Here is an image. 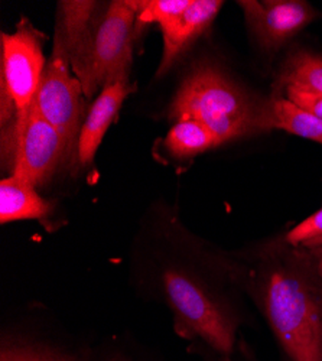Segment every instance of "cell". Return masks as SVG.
Listing matches in <instances>:
<instances>
[{
    "label": "cell",
    "instance_id": "6da1fadb",
    "mask_svg": "<svg viewBox=\"0 0 322 361\" xmlns=\"http://www.w3.org/2000/svg\"><path fill=\"white\" fill-rule=\"evenodd\" d=\"M162 224L140 243V281L168 307L180 338L234 354L244 319L223 286L218 262L172 221Z\"/></svg>",
    "mask_w": 322,
    "mask_h": 361
},
{
    "label": "cell",
    "instance_id": "7a4b0ae2",
    "mask_svg": "<svg viewBox=\"0 0 322 361\" xmlns=\"http://www.w3.org/2000/svg\"><path fill=\"white\" fill-rule=\"evenodd\" d=\"M250 288L286 361H322V278L311 253L283 240L263 250Z\"/></svg>",
    "mask_w": 322,
    "mask_h": 361
},
{
    "label": "cell",
    "instance_id": "3957f363",
    "mask_svg": "<svg viewBox=\"0 0 322 361\" xmlns=\"http://www.w3.org/2000/svg\"><path fill=\"white\" fill-rule=\"evenodd\" d=\"M169 117L175 122L198 120L224 143L261 129L263 109L218 67L201 63L181 82Z\"/></svg>",
    "mask_w": 322,
    "mask_h": 361
},
{
    "label": "cell",
    "instance_id": "277c9868",
    "mask_svg": "<svg viewBox=\"0 0 322 361\" xmlns=\"http://www.w3.org/2000/svg\"><path fill=\"white\" fill-rule=\"evenodd\" d=\"M137 12V2L116 0L92 27L82 61L73 71L85 97L114 82H129Z\"/></svg>",
    "mask_w": 322,
    "mask_h": 361
},
{
    "label": "cell",
    "instance_id": "5b68a950",
    "mask_svg": "<svg viewBox=\"0 0 322 361\" xmlns=\"http://www.w3.org/2000/svg\"><path fill=\"white\" fill-rule=\"evenodd\" d=\"M82 85L71 70L66 39L56 27L52 55L47 63L34 107L60 132L66 142L67 158L77 157L78 136L84 123Z\"/></svg>",
    "mask_w": 322,
    "mask_h": 361
},
{
    "label": "cell",
    "instance_id": "8992f818",
    "mask_svg": "<svg viewBox=\"0 0 322 361\" xmlns=\"http://www.w3.org/2000/svg\"><path fill=\"white\" fill-rule=\"evenodd\" d=\"M45 67L42 35L27 20H22L13 34H2V90L16 109L13 147L26 128Z\"/></svg>",
    "mask_w": 322,
    "mask_h": 361
},
{
    "label": "cell",
    "instance_id": "52a82bcc",
    "mask_svg": "<svg viewBox=\"0 0 322 361\" xmlns=\"http://www.w3.org/2000/svg\"><path fill=\"white\" fill-rule=\"evenodd\" d=\"M96 344L44 326L13 324L0 333V361H94Z\"/></svg>",
    "mask_w": 322,
    "mask_h": 361
},
{
    "label": "cell",
    "instance_id": "ba28073f",
    "mask_svg": "<svg viewBox=\"0 0 322 361\" xmlns=\"http://www.w3.org/2000/svg\"><path fill=\"white\" fill-rule=\"evenodd\" d=\"M66 158L63 136L32 106L26 128L15 142L12 175L37 187L44 184Z\"/></svg>",
    "mask_w": 322,
    "mask_h": 361
},
{
    "label": "cell",
    "instance_id": "9c48e42d",
    "mask_svg": "<svg viewBox=\"0 0 322 361\" xmlns=\"http://www.w3.org/2000/svg\"><path fill=\"white\" fill-rule=\"evenodd\" d=\"M252 32L266 49H276L316 18L314 8L302 0H242L237 4Z\"/></svg>",
    "mask_w": 322,
    "mask_h": 361
},
{
    "label": "cell",
    "instance_id": "30bf717a",
    "mask_svg": "<svg viewBox=\"0 0 322 361\" xmlns=\"http://www.w3.org/2000/svg\"><path fill=\"white\" fill-rule=\"evenodd\" d=\"M223 5L221 0H192L185 12L161 26L163 54L156 73L158 77L165 75L184 49L207 31Z\"/></svg>",
    "mask_w": 322,
    "mask_h": 361
},
{
    "label": "cell",
    "instance_id": "8fae6325",
    "mask_svg": "<svg viewBox=\"0 0 322 361\" xmlns=\"http://www.w3.org/2000/svg\"><path fill=\"white\" fill-rule=\"evenodd\" d=\"M129 82H114L101 90L82 123L78 143L77 162L81 166L92 165L109 126L119 113L123 102L132 93Z\"/></svg>",
    "mask_w": 322,
    "mask_h": 361
},
{
    "label": "cell",
    "instance_id": "7c38bea8",
    "mask_svg": "<svg viewBox=\"0 0 322 361\" xmlns=\"http://www.w3.org/2000/svg\"><path fill=\"white\" fill-rule=\"evenodd\" d=\"M55 204L42 198L35 185L11 175L0 183V224L38 220L47 221L54 216Z\"/></svg>",
    "mask_w": 322,
    "mask_h": 361
},
{
    "label": "cell",
    "instance_id": "4fadbf2b",
    "mask_svg": "<svg viewBox=\"0 0 322 361\" xmlns=\"http://www.w3.org/2000/svg\"><path fill=\"white\" fill-rule=\"evenodd\" d=\"M273 128L322 145V120L287 99H276L263 109L261 129Z\"/></svg>",
    "mask_w": 322,
    "mask_h": 361
},
{
    "label": "cell",
    "instance_id": "5bb4252c",
    "mask_svg": "<svg viewBox=\"0 0 322 361\" xmlns=\"http://www.w3.org/2000/svg\"><path fill=\"white\" fill-rule=\"evenodd\" d=\"M221 139L198 120L175 122L165 137V147L175 158H190L221 145Z\"/></svg>",
    "mask_w": 322,
    "mask_h": 361
},
{
    "label": "cell",
    "instance_id": "9a60e30c",
    "mask_svg": "<svg viewBox=\"0 0 322 361\" xmlns=\"http://www.w3.org/2000/svg\"><path fill=\"white\" fill-rule=\"evenodd\" d=\"M94 361H166L163 354L139 340L116 336L96 344Z\"/></svg>",
    "mask_w": 322,
    "mask_h": 361
},
{
    "label": "cell",
    "instance_id": "2e32d148",
    "mask_svg": "<svg viewBox=\"0 0 322 361\" xmlns=\"http://www.w3.org/2000/svg\"><path fill=\"white\" fill-rule=\"evenodd\" d=\"M285 87H297L322 94V56L311 52L292 55L282 73Z\"/></svg>",
    "mask_w": 322,
    "mask_h": 361
},
{
    "label": "cell",
    "instance_id": "e0dca14e",
    "mask_svg": "<svg viewBox=\"0 0 322 361\" xmlns=\"http://www.w3.org/2000/svg\"><path fill=\"white\" fill-rule=\"evenodd\" d=\"M192 0H137V23H159L161 26L185 12Z\"/></svg>",
    "mask_w": 322,
    "mask_h": 361
},
{
    "label": "cell",
    "instance_id": "ac0fdd59",
    "mask_svg": "<svg viewBox=\"0 0 322 361\" xmlns=\"http://www.w3.org/2000/svg\"><path fill=\"white\" fill-rule=\"evenodd\" d=\"M322 240V208L312 216L292 227L283 237V242L292 247L312 249Z\"/></svg>",
    "mask_w": 322,
    "mask_h": 361
},
{
    "label": "cell",
    "instance_id": "d6986e66",
    "mask_svg": "<svg viewBox=\"0 0 322 361\" xmlns=\"http://www.w3.org/2000/svg\"><path fill=\"white\" fill-rule=\"evenodd\" d=\"M188 351L199 361H259L253 348L243 338L239 340L236 353L231 355L217 353L202 343L188 344Z\"/></svg>",
    "mask_w": 322,
    "mask_h": 361
},
{
    "label": "cell",
    "instance_id": "ffe728a7",
    "mask_svg": "<svg viewBox=\"0 0 322 361\" xmlns=\"http://www.w3.org/2000/svg\"><path fill=\"white\" fill-rule=\"evenodd\" d=\"M285 99L322 120V94L297 87H286Z\"/></svg>",
    "mask_w": 322,
    "mask_h": 361
},
{
    "label": "cell",
    "instance_id": "44dd1931",
    "mask_svg": "<svg viewBox=\"0 0 322 361\" xmlns=\"http://www.w3.org/2000/svg\"><path fill=\"white\" fill-rule=\"evenodd\" d=\"M314 259L316 272L319 274V276L322 278V249H314V250H308Z\"/></svg>",
    "mask_w": 322,
    "mask_h": 361
},
{
    "label": "cell",
    "instance_id": "7402d4cb",
    "mask_svg": "<svg viewBox=\"0 0 322 361\" xmlns=\"http://www.w3.org/2000/svg\"><path fill=\"white\" fill-rule=\"evenodd\" d=\"M319 247H322V240H321V242H319L318 245H315L312 249H319ZM312 249H308V250H312Z\"/></svg>",
    "mask_w": 322,
    "mask_h": 361
},
{
    "label": "cell",
    "instance_id": "603a6c76",
    "mask_svg": "<svg viewBox=\"0 0 322 361\" xmlns=\"http://www.w3.org/2000/svg\"><path fill=\"white\" fill-rule=\"evenodd\" d=\"M319 249H322V247H319ZM312 250H314V249H312Z\"/></svg>",
    "mask_w": 322,
    "mask_h": 361
}]
</instances>
